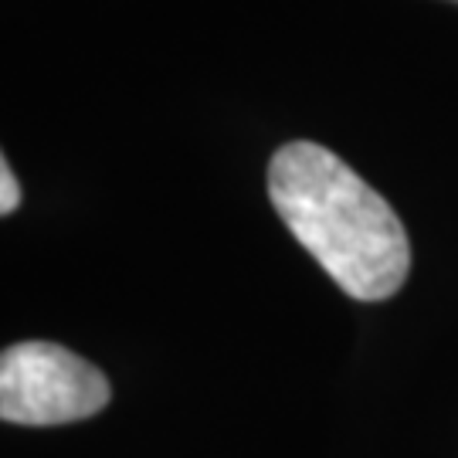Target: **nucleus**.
<instances>
[{"instance_id":"nucleus-1","label":"nucleus","mask_w":458,"mask_h":458,"mask_svg":"<svg viewBox=\"0 0 458 458\" xmlns=\"http://www.w3.org/2000/svg\"><path fill=\"white\" fill-rule=\"evenodd\" d=\"M268 197L293 238L360 302L391 299L411 272L408 231L357 170L319 143L295 140L268 164Z\"/></svg>"},{"instance_id":"nucleus-2","label":"nucleus","mask_w":458,"mask_h":458,"mask_svg":"<svg viewBox=\"0 0 458 458\" xmlns=\"http://www.w3.org/2000/svg\"><path fill=\"white\" fill-rule=\"evenodd\" d=\"M106 374L58 344L28 340L0 357V418L11 425H68L109 404Z\"/></svg>"},{"instance_id":"nucleus-3","label":"nucleus","mask_w":458,"mask_h":458,"mask_svg":"<svg viewBox=\"0 0 458 458\" xmlns=\"http://www.w3.org/2000/svg\"><path fill=\"white\" fill-rule=\"evenodd\" d=\"M21 204V183L7 160H0V214H14Z\"/></svg>"}]
</instances>
